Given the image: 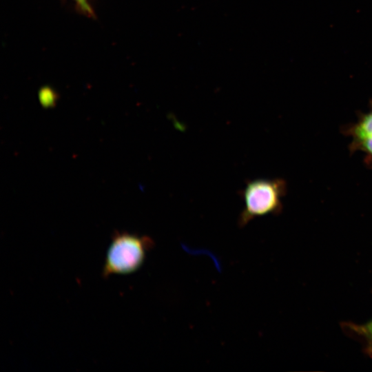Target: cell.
Wrapping results in <instances>:
<instances>
[{"mask_svg": "<svg viewBox=\"0 0 372 372\" xmlns=\"http://www.w3.org/2000/svg\"><path fill=\"white\" fill-rule=\"evenodd\" d=\"M286 192L287 184L282 178L248 180L241 191L243 207L238 220L239 227H245L256 218L280 213Z\"/></svg>", "mask_w": 372, "mask_h": 372, "instance_id": "6da1fadb", "label": "cell"}, {"mask_svg": "<svg viewBox=\"0 0 372 372\" xmlns=\"http://www.w3.org/2000/svg\"><path fill=\"white\" fill-rule=\"evenodd\" d=\"M154 245V240L147 236L116 232L106 252L103 277L128 274L137 271Z\"/></svg>", "mask_w": 372, "mask_h": 372, "instance_id": "7a4b0ae2", "label": "cell"}, {"mask_svg": "<svg viewBox=\"0 0 372 372\" xmlns=\"http://www.w3.org/2000/svg\"><path fill=\"white\" fill-rule=\"evenodd\" d=\"M342 132L350 138V151L362 153L365 164L372 169V102L369 109L359 114L357 120L345 126Z\"/></svg>", "mask_w": 372, "mask_h": 372, "instance_id": "3957f363", "label": "cell"}, {"mask_svg": "<svg viewBox=\"0 0 372 372\" xmlns=\"http://www.w3.org/2000/svg\"><path fill=\"white\" fill-rule=\"evenodd\" d=\"M349 328L365 341L367 350L372 352V320L362 324H351Z\"/></svg>", "mask_w": 372, "mask_h": 372, "instance_id": "277c9868", "label": "cell"}, {"mask_svg": "<svg viewBox=\"0 0 372 372\" xmlns=\"http://www.w3.org/2000/svg\"><path fill=\"white\" fill-rule=\"evenodd\" d=\"M41 102L44 107H52L54 105V96L51 92L44 91L40 96Z\"/></svg>", "mask_w": 372, "mask_h": 372, "instance_id": "5b68a950", "label": "cell"}, {"mask_svg": "<svg viewBox=\"0 0 372 372\" xmlns=\"http://www.w3.org/2000/svg\"><path fill=\"white\" fill-rule=\"evenodd\" d=\"M82 7L86 10H90L89 6L86 2V0H76Z\"/></svg>", "mask_w": 372, "mask_h": 372, "instance_id": "8992f818", "label": "cell"}]
</instances>
